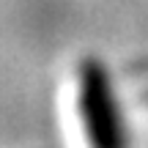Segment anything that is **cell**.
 <instances>
[{
    "instance_id": "6da1fadb",
    "label": "cell",
    "mask_w": 148,
    "mask_h": 148,
    "mask_svg": "<svg viewBox=\"0 0 148 148\" xmlns=\"http://www.w3.org/2000/svg\"><path fill=\"white\" fill-rule=\"evenodd\" d=\"M79 112L90 148H126L121 112L99 60H85L79 69Z\"/></svg>"
}]
</instances>
